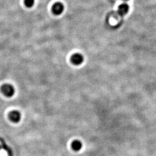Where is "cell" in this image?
<instances>
[{
    "label": "cell",
    "mask_w": 156,
    "mask_h": 156,
    "mask_svg": "<svg viewBox=\"0 0 156 156\" xmlns=\"http://www.w3.org/2000/svg\"><path fill=\"white\" fill-rule=\"evenodd\" d=\"M1 92L8 97H12L15 93V89L14 87L9 84H5L2 86L1 88Z\"/></svg>",
    "instance_id": "cell-1"
},
{
    "label": "cell",
    "mask_w": 156,
    "mask_h": 156,
    "mask_svg": "<svg viewBox=\"0 0 156 156\" xmlns=\"http://www.w3.org/2000/svg\"><path fill=\"white\" fill-rule=\"evenodd\" d=\"M71 61L74 65L79 66L83 63L84 57L80 53H75L71 57Z\"/></svg>",
    "instance_id": "cell-2"
},
{
    "label": "cell",
    "mask_w": 156,
    "mask_h": 156,
    "mask_svg": "<svg viewBox=\"0 0 156 156\" xmlns=\"http://www.w3.org/2000/svg\"><path fill=\"white\" fill-rule=\"evenodd\" d=\"M64 10V6L61 2H56L52 7V12L55 15H60L62 14Z\"/></svg>",
    "instance_id": "cell-3"
},
{
    "label": "cell",
    "mask_w": 156,
    "mask_h": 156,
    "mask_svg": "<svg viewBox=\"0 0 156 156\" xmlns=\"http://www.w3.org/2000/svg\"><path fill=\"white\" fill-rule=\"evenodd\" d=\"M9 119L12 122H15V123H17V122H19L20 120V118H21L20 113L17 111L11 112L9 113Z\"/></svg>",
    "instance_id": "cell-4"
},
{
    "label": "cell",
    "mask_w": 156,
    "mask_h": 156,
    "mask_svg": "<svg viewBox=\"0 0 156 156\" xmlns=\"http://www.w3.org/2000/svg\"><path fill=\"white\" fill-rule=\"evenodd\" d=\"M128 11L129 6L125 3H123L121 4L118 8V13L122 16L125 15L128 13Z\"/></svg>",
    "instance_id": "cell-5"
},
{
    "label": "cell",
    "mask_w": 156,
    "mask_h": 156,
    "mask_svg": "<svg viewBox=\"0 0 156 156\" xmlns=\"http://www.w3.org/2000/svg\"><path fill=\"white\" fill-rule=\"evenodd\" d=\"M82 147V143L79 141H74L72 144V147L74 150L78 151L81 149Z\"/></svg>",
    "instance_id": "cell-6"
},
{
    "label": "cell",
    "mask_w": 156,
    "mask_h": 156,
    "mask_svg": "<svg viewBox=\"0 0 156 156\" xmlns=\"http://www.w3.org/2000/svg\"><path fill=\"white\" fill-rule=\"evenodd\" d=\"M35 0H24V5L27 8H31L34 5Z\"/></svg>",
    "instance_id": "cell-7"
},
{
    "label": "cell",
    "mask_w": 156,
    "mask_h": 156,
    "mask_svg": "<svg viewBox=\"0 0 156 156\" xmlns=\"http://www.w3.org/2000/svg\"><path fill=\"white\" fill-rule=\"evenodd\" d=\"M122 1H128V0H122Z\"/></svg>",
    "instance_id": "cell-8"
}]
</instances>
